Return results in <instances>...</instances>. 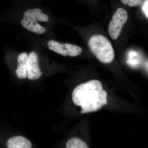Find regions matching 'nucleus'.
<instances>
[{
	"mask_svg": "<svg viewBox=\"0 0 148 148\" xmlns=\"http://www.w3.org/2000/svg\"><path fill=\"white\" fill-rule=\"evenodd\" d=\"M107 95L101 82L92 80L75 88L72 97L74 104L81 108V113L85 114L98 111L107 105Z\"/></svg>",
	"mask_w": 148,
	"mask_h": 148,
	"instance_id": "1",
	"label": "nucleus"
},
{
	"mask_svg": "<svg viewBox=\"0 0 148 148\" xmlns=\"http://www.w3.org/2000/svg\"><path fill=\"white\" fill-rule=\"evenodd\" d=\"M90 51L101 63L110 64L113 61L115 53L110 40L101 35H95L90 37L88 41Z\"/></svg>",
	"mask_w": 148,
	"mask_h": 148,
	"instance_id": "2",
	"label": "nucleus"
},
{
	"mask_svg": "<svg viewBox=\"0 0 148 148\" xmlns=\"http://www.w3.org/2000/svg\"><path fill=\"white\" fill-rule=\"evenodd\" d=\"M49 20L47 14L39 8L32 9L25 11L23 14L21 24L25 29L35 34H42L46 29L38 22H47Z\"/></svg>",
	"mask_w": 148,
	"mask_h": 148,
	"instance_id": "3",
	"label": "nucleus"
},
{
	"mask_svg": "<svg viewBox=\"0 0 148 148\" xmlns=\"http://www.w3.org/2000/svg\"><path fill=\"white\" fill-rule=\"evenodd\" d=\"M127 18V12L121 8L118 9L114 13L108 29L109 35L113 40H116L119 37Z\"/></svg>",
	"mask_w": 148,
	"mask_h": 148,
	"instance_id": "4",
	"label": "nucleus"
},
{
	"mask_svg": "<svg viewBox=\"0 0 148 148\" xmlns=\"http://www.w3.org/2000/svg\"><path fill=\"white\" fill-rule=\"evenodd\" d=\"M50 50L63 56L76 57L81 54L82 49L80 47L69 43H61L54 40H50L47 42Z\"/></svg>",
	"mask_w": 148,
	"mask_h": 148,
	"instance_id": "5",
	"label": "nucleus"
},
{
	"mask_svg": "<svg viewBox=\"0 0 148 148\" xmlns=\"http://www.w3.org/2000/svg\"><path fill=\"white\" fill-rule=\"evenodd\" d=\"M27 69V77L31 80L39 79L42 75L39 65L38 57L34 52L29 54Z\"/></svg>",
	"mask_w": 148,
	"mask_h": 148,
	"instance_id": "6",
	"label": "nucleus"
},
{
	"mask_svg": "<svg viewBox=\"0 0 148 148\" xmlns=\"http://www.w3.org/2000/svg\"><path fill=\"white\" fill-rule=\"evenodd\" d=\"M29 56L24 52L19 54L17 59V69L16 71V75L19 79H25L27 77V63Z\"/></svg>",
	"mask_w": 148,
	"mask_h": 148,
	"instance_id": "7",
	"label": "nucleus"
},
{
	"mask_svg": "<svg viewBox=\"0 0 148 148\" xmlns=\"http://www.w3.org/2000/svg\"><path fill=\"white\" fill-rule=\"evenodd\" d=\"M6 145L8 148H31L32 144L27 138L16 136L10 138L7 142Z\"/></svg>",
	"mask_w": 148,
	"mask_h": 148,
	"instance_id": "8",
	"label": "nucleus"
},
{
	"mask_svg": "<svg viewBox=\"0 0 148 148\" xmlns=\"http://www.w3.org/2000/svg\"><path fill=\"white\" fill-rule=\"evenodd\" d=\"M67 148H88L86 143L79 138H73L67 142L66 145Z\"/></svg>",
	"mask_w": 148,
	"mask_h": 148,
	"instance_id": "9",
	"label": "nucleus"
},
{
	"mask_svg": "<svg viewBox=\"0 0 148 148\" xmlns=\"http://www.w3.org/2000/svg\"><path fill=\"white\" fill-rule=\"evenodd\" d=\"M121 3L130 7H137L143 3V0H121Z\"/></svg>",
	"mask_w": 148,
	"mask_h": 148,
	"instance_id": "10",
	"label": "nucleus"
},
{
	"mask_svg": "<svg viewBox=\"0 0 148 148\" xmlns=\"http://www.w3.org/2000/svg\"><path fill=\"white\" fill-rule=\"evenodd\" d=\"M143 9L146 16L148 18V0H145L144 2Z\"/></svg>",
	"mask_w": 148,
	"mask_h": 148,
	"instance_id": "11",
	"label": "nucleus"
}]
</instances>
